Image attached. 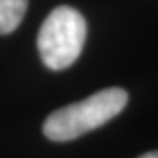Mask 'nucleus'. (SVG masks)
<instances>
[{"mask_svg":"<svg viewBox=\"0 0 158 158\" xmlns=\"http://www.w3.org/2000/svg\"><path fill=\"white\" fill-rule=\"evenodd\" d=\"M127 104V92L107 88L79 102L56 110L45 118L43 132L54 142L73 141L116 117Z\"/></svg>","mask_w":158,"mask_h":158,"instance_id":"1","label":"nucleus"},{"mask_svg":"<svg viewBox=\"0 0 158 158\" xmlns=\"http://www.w3.org/2000/svg\"><path fill=\"white\" fill-rule=\"evenodd\" d=\"M86 38V22L81 12L59 6L45 18L37 38L41 60L51 70H63L78 60Z\"/></svg>","mask_w":158,"mask_h":158,"instance_id":"2","label":"nucleus"},{"mask_svg":"<svg viewBox=\"0 0 158 158\" xmlns=\"http://www.w3.org/2000/svg\"><path fill=\"white\" fill-rule=\"evenodd\" d=\"M28 0H0V34H10L21 25Z\"/></svg>","mask_w":158,"mask_h":158,"instance_id":"3","label":"nucleus"},{"mask_svg":"<svg viewBox=\"0 0 158 158\" xmlns=\"http://www.w3.org/2000/svg\"><path fill=\"white\" fill-rule=\"evenodd\" d=\"M139 158H158V151H152V152H147L141 155Z\"/></svg>","mask_w":158,"mask_h":158,"instance_id":"4","label":"nucleus"}]
</instances>
